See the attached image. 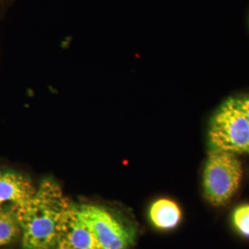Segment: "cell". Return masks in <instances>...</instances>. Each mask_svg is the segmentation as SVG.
Here are the masks:
<instances>
[{
  "mask_svg": "<svg viewBox=\"0 0 249 249\" xmlns=\"http://www.w3.org/2000/svg\"><path fill=\"white\" fill-rule=\"evenodd\" d=\"M72 203L53 180L44 179L36 193L14 208L23 249H55L63 219Z\"/></svg>",
  "mask_w": 249,
  "mask_h": 249,
  "instance_id": "1",
  "label": "cell"
},
{
  "mask_svg": "<svg viewBox=\"0 0 249 249\" xmlns=\"http://www.w3.org/2000/svg\"><path fill=\"white\" fill-rule=\"evenodd\" d=\"M242 163L235 154L213 149L203 173L206 199L215 207L226 204L240 187Z\"/></svg>",
  "mask_w": 249,
  "mask_h": 249,
  "instance_id": "2",
  "label": "cell"
},
{
  "mask_svg": "<svg viewBox=\"0 0 249 249\" xmlns=\"http://www.w3.org/2000/svg\"><path fill=\"white\" fill-rule=\"evenodd\" d=\"M209 137L215 150L235 155L249 153V121L236 99H228L215 112Z\"/></svg>",
  "mask_w": 249,
  "mask_h": 249,
  "instance_id": "3",
  "label": "cell"
},
{
  "mask_svg": "<svg viewBox=\"0 0 249 249\" xmlns=\"http://www.w3.org/2000/svg\"><path fill=\"white\" fill-rule=\"evenodd\" d=\"M77 210L88 223L102 249H130L136 238V231L118 216L97 205L77 206Z\"/></svg>",
  "mask_w": 249,
  "mask_h": 249,
  "instance_id": "4",
  "label": "cell"
},
{
  "mask_svg": "<svg viewBox=\"0 0 249 249\" xmlns=\"http://www.w3.org/2000/svg\"><path fill=\"white\" fill-rule=\"evenodd\" d=\"M55 249H102L76 205L72 204L63 219Z\"/></svg>",
  "mask_w": 249,
  "mask_h": 249,
  "instance_id": "5",
  "label": "cell"
},
{
  "mask_svg": "<svg viewBox=\"0 0 249 249\" xmlns=\"http://www.w3.org/2000/svg\"><path fill=\"white\" fill-rule=\"evenodd\" d=\"M30 178L13 170L0 169V209L15 208L36 193Z\"/></svg>",
  "mask_w": 249,
  "mask_h": 249,
  "instance_id": "6",
  "label": "cell"
},
{
  "mask_svg": "<svg viewBox=\"0 0 249 249\" xmlns=\"http://www.w3.org/2000/svg\"><path fill=\"white\" fill-rule=\"evenodd\" d=\"M149 219L151 224L160 231L175 229L181 222L182 212L177 202L169 198H159L150 207Z\"/></svg>",
  "mask_w": 249,
  "mask_h": 249,
  "instance_id": "7",
  "label": "cell"
},
{
  "mask_svg": "<svg viewBox=\"0 0 249 249\" xmlns=\"http://www.w3.org/2000/svg\"><path fill=\"white\" fill-rule=\"evenodd\" d=\"M20 236L14 208L0 209V247L9 245Z\"/></svg>",
  "mask_w": 249,
  "mask_h": 249,
  "instance_id": "8",
  "label": "cell"
},
{
  "mask_svg": "<svg viewBox=\"0 0 249 249\" xmlns=\"http://www.w3.org/2000/svg\"><path fill=\"white\" fill-rule=\"evenodd\" d=\"M231 222L234 230L241 236L249 238V204L238 206L231 216Z\"/></svg>",
  "mask_w": 249,
  "mask_h": 249,
  "instance_id": "9",
  "label": "cell"
},
{
  "mask_svg": "<svg viewBox=\"0 0 249 249\" xmlns=\"http://www.w3.org/2000/svg\"><path fill=\"white\" fill-rule=\"evenodd\" d=\"M236 101H237V104L240 107L241 110L243 111V113L245 114V116H247V118L249 121V96L236 99Z\"/></svg>",
  "mask_w": 249,
  "mask_h": 249,
  "instance_id": "10",
  "label": "cell"
},
{
  "mask_svg": "<svg viewBox=\"0 0 249 249\" xmlns=\"http://www.w3.org/2000/svg\"><path fill=\"white\" fill-rule=\"evenodd\" d=\"M3 2H4V0H0V7L3 5Z\"/></svg>",
  "mask_w": 249,
  "mask_h": 249,
  "instance_id": "11",
  "label": "cell"
}]
</instances>
